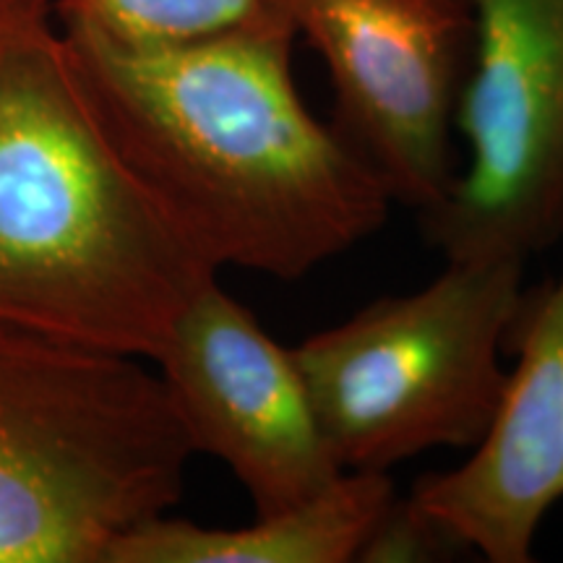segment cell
<instances>
[{
  "mask_svg": "<svg viewBox=\"0 0 563 563\" xmlns=\"http://www.w3.org/2000/svg\"><path fill=\"white\" fill-rule=\"evenodd\" d=\"M295 37L285 19L152 51L66 34L110 150L217 272L302 279L389 217L382 178L302 102Z\"/></svg>",
  "mask_w": 563,
  "mask_h": 563,
  "instance_id": "6da1fadb",
  "label": "cell"
},
{
  "mask_svg": "<svg viewBox=\"0 0 563 563\" xmlns=\"http://www.w3.org/2000/svg\"><path fill=\"white\" fill-rule=\"evenodd\" d=\"M522 292L525 262H446L422 290L376 298L290 347L342 467L389 473L431 449H475Z\"/></svg>",
  "mask_w": 563,
  "mask_h": 563,
  "instance_id": "277c9868",
  "label": "cell"
},
{
  "mask_svg": "<svg viewBox=\"0 0 563 563\" xmlns=\"http://www.w3.org/2000/svg\"><path fill=\"white\" fill-rule=\"evenodd\" d=\"M51 9L66 34L123 51L188 45L285 19L274 0H51Z\"/></svg>",
  "mask_w": 563,
  "mask_h": 563,
  "instance_id": "30bf717a",
  "label": "cell"
},
{
  "mask_svg": "<svg viewBox=\"0 0 563 563\" xmlns=\"http://www.w3.org/2000/svg\"><path fill=\"white\" fill-rule=\"evenodd\" d=\"M32 0H0V32H3L13 21V16H16L21 9H26Z\"/></svg>",
  "mask_w": 563,
  "mask_h": 563,
  "instance_id": "7c38bea8",
  "label": "cell"
},
{
  "mask_svg": "<svg viewBox=\"0 0 563 563\" xmlns=\"http://www.w3.org/2000/svg\"><path fill=\"white\" fill-rule=\"evenodd\" d=\"M456 551L452 540L443 538L422 514L412 509L407 498H399L386 511L384 522L373 532L361 555L363 563L389 561H435Z\"/></svg>",
  "mask_w": 563,
  "mask_h": 563,
  "instance_id": "8fae6325",
  "label": "cell"
},
{
  "mask_svg": "<svg viewBox=\"0 0 563 563\" xmlns=\"http://www.w3.org/2000/svg\"><path fill=\"white\" fill-rule=\"evenodd\" d=\"M397 501L389 473H352L245 527H203L162 514L123 534L108 563H350Z\"/></svg>",
  "mask_w": 563,
  "mask_h": 563,
  "instance_id": "9c48e42d",
  "label": "cell"
},
{
  "mask_svg": "<svg viewBox=\"0 0 563 563\" xmlns=\"http://www.w3.org/2000/svg\"><path fill=\"white\" fill-rule=\"evenodd\" d=\"M196 454L220 460L256 514L311 501L347 473L323 433L292 350L211 282L154 361Z\"/></svg>",
  "mask_w": 563,
  "mask_h": 563,
  "instance_id": "52a82bcc",
  "label": "cell"
},
{
  "mask_svg": "<svg viewBox=\"0 0 563 563\" xmlns=\"http://www.w3.org/2000/svg\"><path fill=\"white\" fill-rule=\"evenodd\" d=\"M506 350L517 355L470 460L418 477L407 501L490 563H530L545 514L563 498V266L522 292Z\"/></svg>",
  "mask_w": 563,
  "mask_h": 563,
  "instance_id": "ba28073f",
  "label": "cell"
},
{
  "mask_svg": "<svg viewBox=\"0 0 563 563\" xmlns=\"http://www.w3.org/2000/svg\"><path fill=\"white\" fill-rule=\"evenodd\" d=\"M454 131L467 159L420 217L446 262H525L563 241V0H475Z\"/></svg>",
  "mask_w": 563,
  "mask_h": 563,
  "instance_id": "5b68a950",
  "label": "cell"
},
{
  "mask_svg": "<svg viewBox=\"0 0 563 563\" xmlns=\"http://www.w3.org/2000/svg\"><path fill=\"white\" fill-rule=\"evenodd\" d=\"M194 456L146 361L0 321V563H108Z\"/></svg>",
  "mask_w": 563,
  "mask_h": 563,
  "instance_id": "3957f363",
  "label": "cell"
},
{
  "mask_svg": "<svg viewBox=\"0 0 563 563\" xmlns=\"http://www.w3.org/2000/svg\"><path fill=\"white\" fill-rule=\"evenodd\" d=\"M327 63L336 133L394 203L426 214L460 175L454 115L475 51V0H274Z\"/></svg>",
  "mask_w": 563,
  "mask_h": 563,
  "instance_id": "8992f818",
  "label": "cell"
},
{
  "mask_svg": "<svg viewBox=\"0 0 563 563\" xmlns=\"http://www.w3.org/2000/svg\"><path fill=\"white\" fill-rule=\"evenodd\" d=\"M217 274L110 150L32 0L0 32V321L154 363Z\"/></svg>",
  "mask_w": 563,
  "mask_h": 563,
  "instance_id": "7a4b0ae2",
  "label": "cell"
}]
</instances>
